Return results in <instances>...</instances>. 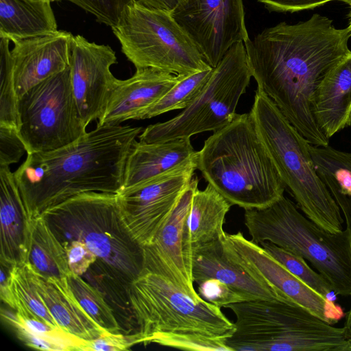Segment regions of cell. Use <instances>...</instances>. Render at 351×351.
<instances>
[{
    "label": "cell",
    "instance_id": "cell-33",
    "mask_svg": "<svg viewBox=\"0 0 351 351\" xmlns=\"http://www.w3.org/2000/svg\"><path fill=\"white\" fill-rule=\"evenodd\" d=\"M93 15L97 21L109 27L115 25L126 5L133 0H66Z\"/></svg>",
    "mask_w": 351,
    "mask_h": 351
},
{
    "label": "cell",
    "instance_id": "cell-43",
    "mask_svg": "<svg viewBox=\"0 0 351 351\" xmlns=\"http://www.w3.org/2000/svg\"><path fill=\"white\" fill-rule=\"evenodd\" d=\"M43 1H49V2L52 3L53 1H60V0H43Z\"/></svg>",
    "mask_w": 351,
    "mask_h": 351
},
{
    "label": "cell",
    "instance_id": "cell-38",
    "mask_svg": "<svg viewBox=\"0 0 351 351\" xmlns=\"http://www.w3.org/2000/svg\"><path fill=\"white\" fill-rule=\"evenodd\" d=\"M269 11L295 12L313 9L332 1L341 0H257Z\"/></svg>",
    "mask_w": 351,
    "mask_h": 351
},
{
    "label": "cell",
    "instance_id": "cell-36",
    "mask_svg": "<svg viewBox=\"0 0 351 351\" xmlns=\"http://www.w3.org/2000/svg\"><path fill=\"white\" fill-rule=\"evenodd\" d=\"M64 247L71 274L82 276L97 261V256L87 245L79 240L62 244Z\"/></svg>",
    "mask_w": 351,
    "mask_h": 351
},
{
    "label": "cell",
    "instance_id": "cell-10",
    "mask_svg": "<svg viewBox=\"0 0 351 351\" xmlns=\"http://www.w3.org/2000/svg\"><path fill=\"white\" fill-rule=\"evenodd\" d=\"M252 74L243 42L233 45L192 103L177 116L149 125L139 141L160 143L215 132L234 118L239 101L250 85Z\"/></svg>",
    "mask_w": 351,
    "mask_h": 351
},
{
    "label": "cell",
    "instance_id": "cell-28",
    "mask_svg": "<svg viewBox=\"0 0 351 351\" xmlns=\"http://www.w3.org/2000/svg\"><path fill=\"white\" fill-rule=\"evenodd\" d=\"M213 68L178 75L179 80L160 99L140 112L134 119H146L174 110L184 109L199 95L209 80Z\"/></svg>",
    "mask_w": 351,
    "mask_h": 351
},
{
    "label": "cell",
    "instance_id": "cell-44",
    "mask_svg": "<svg viewBox=\"0 0 351 351\" xmlns=\"http://www.w3.org/2000/svg\"><path fill=\"white\" fill-rule=\"evenodd\" d=\"M350 125H351V117H350Z\"/></svg>",
    "mask_w": 351,
    "mask_h": 351
},
{
    "label": "cell",
    "instance_id": "cell-31",
    "mask_svg": "<svg viewBox=\"0 0 351 351\" xmlns=\"http://www.w3.org/2000/svg\"><path fill=\"white\" fill-rule=\"evenodd\" d=\"M258 245L291 274L319 294L329 299L331 293L334 292L328 281L319 273L312 269L302 256L269 241L261 242Z\"/></svg>",
    "mask_w": 351,
    "mask_h": 351
},
{
    "label": "cell",
    "instance_id": "cell-40",
    "mask_svg": "<svg viewBox=\"0 0 351 351\" xmlns=\"http://www.w3.org/2000/svg\"><path fill=\"white\" fill-rule=\"evenodd\" d=\"M143 5L159 9L171 11L178 3L180 0H137Z\"/></svg>",
    "mask_w": 351,
    "mask_h": 351
},
{
    "label": "cell",
    "instance_id": "cell-19",
    "mask_svg": "<svg viewBox=\"0 0 351 351\" xmlns=\"http://www.w3.org/2000/svg\"><path fill=\"white\" fill-rule=\"evenodd\" d=\"M1 264L25 263L36 217L25 202L9 166L0 165Z\"/></svg>",
    "mask_w": 351,
    "mask_h": 351
},
{
    "label": "cell",
    "instance_id": "cell-23",
    "mask_svg": "<svg viewBox=\"0 0 351 351\" xmlns=\"http://www.w3.org/2000/svg\"><path fill=\"white\" fill-rule=\"evenodd\" d=\"M190 138L167 142H133L125 162L121 189L156 177L193 156Z\"/></svg>",
    "mask_w": 351,
    "mask_h": 351
},
{
    "label": "cell",
    "instance_id": "cell-24",
    "mask_svg": "<svg viewBox=\"0 0 351 351\" xmlns=\"http://www.w3.org/2000/svg\"><path fill=\"white\" fill-rule=\"evenodd\" d=\"M232 205L211 185L195 189L184 224L183 253L192 245L223 238L226 216Z\"/></svg>",
    "mask_w": 351,
    "mask_h": 351
},
{
    "label": "cell",
    "instance_id": "cell-14",
    "mask_svg": "<svg viewBox=\"0 0 351 351\" xmlns=\"http://www.w3.org/2000/svg\"><path fill=\"white\" fill-rule=\"evenodd\" d=\"M222 241L232 258L279 293L308 309L322 320L333 325L344 316L339 305L307 286L258 244L247 239L242 232H226Z\"/></svg>",
    "mask_w": 351,
    "mask_h": 351
},
{
    "label": "cell",
    "instance_id": "cell-5",
    "mask_svg": "<svg viewBox=\"0 0 351 351\" xmlns=\"http://www.w3.org/2000/svg\"><path fill=\"white\" fill-rule=\"evenodd\" d=\"M40 215L62 244L84 242L97 256L99 267L127 288L142 271V248L122 223L117 194L83 193Z\"/></svg>",
    "mask_w": 351,
    "mask_h": 351
},
{
    "label": "cell",
    "instance_id": "cell-12",
    "mask_svg": "<svg viewBox=\"0 0 351 351\" xmlns=\"http://www.w3.org/2000/svg\"><path fill=\"white\" fill-rule=\"evenodd\" d=\"M196 169L197 152L176 167L117 194L122 223L141 248L152 243Z\"/></svg>",
    "mask_w": 351,
    "mask_h": 351
},
{
    "label": "cell",
    "instance_id": "cell-32",
    "mask_svg": "<svg viewBox=\"0 0 351 351\" xmlns=\"http://www.w3.org/2000/svg\"><path fill=\"white\" fill-rule=\"evenodd\" d=\"M9 276L16 299V310L25 309L47 324L59 327L47 310L23 265L12 266Z\"/></svg>",
    "mask_w": 351,
    "mask_h": 351
},
{
    "label": "cell",
    "instance_id": "cell-18",
    "mask_svg": "<svg viewBox=\"0 0 351 351\" xmlns=\"http://www.w3.org/2000/svg\"><path fill=\"white\" fill-rule=\"evenodd\" d=\"M73 36L58 30L13 42L11 55L18 99L37 84L70 66Z\"/></svg>",
    "mask_w": 351,
    "mask_h": 351
},
{
    "label": "cell",
    "instance_id": "cell-35",
    "mask_svg": "<svg viewBox=\"0 0 351 351\" xmlns=\"http://www.w3.org/2000/svg\"><path fill=\"white\" fill-rule=\"evenodd\" d=\"M26 152L25 146L12 127L0 125V165L10 166L19 161Z\"/></svg>",
    "mask_w": 351,
    "mask_h": 351
},
{
    "label": "cell",
    "instance_id": "cell-41",
    "mask_svg": "<svg viewBox=\"0 0 351 351\" xmlns=\"http://www.w3.org/2000/svg\"><path fill=\"white\" fill-rule=\"evenodd\" d=\"M350 295L351 296V294ZM343 329L346 340L351 345V305L350 309L346 314V319Z\"/></svg>",
    "mask_w": 351,
    "mask_h": 351
},
{
    "label": "cell",
    "instance_id": "cell-13",
    "mask_svg": "<svg viewBox=\"0 0 351 351\" xmlns=\"http://www.w3.org/2000/svg\"><path fill=\"white\" fill-rule=\"evenodd\" d=\"M171 12L212 68L250 38L243 0H180Z\"/></svg>",
    "mask_w": 351,
    "mask_h": 351
},
{
    "label": "cell",
    "instance_id": "cell-20",
    "mask_svg": "<svg viewBox=\"0 0 351 351\" xmlns=\"http://www.w3.org/2000/svg\"><path fill=\"white\" fill-rule=\"evenodd\" d=\"M179 80V76L154 69H138L130 78L117 82L106 110L97 125H120L134 119L160 99Z\"/></svg>",
    "mask_w": 351,
    "mask_h": 351
},
{
    "label": "cell",
    "instance_id": "cell-9",
    "mask_svg": "<svg viewBox=\"0 0 351 351\" xmlns=\"http://www.w3.org/2000/svg\"><path fill=\"white\" fill-rule=\"evenodd\" d=\"M111 29L122 53L136 69L185 75L212 68L170 10L133 0Z\"/></svg>",
    "mask_w": 351,
    "mask_h": 351
},
{
    "label": "cell",
    "instance_id": "cell-11",
    "mask_svg": "<svg viewBox=\"0 0 351 351\" xmlns=\"http://www.w3.org/2000/svg\"><path fill=\"white\" fill-rule=\"evenodd\" d=\"M19 135L26 152L54 150L87 132L71 84L70 66L29 88L18 99Z\"/></svg>",
    "mask_w": 351,
    "mask_h": 351
},
{
    "label": "cell",
    "instance_id": "cell-37",
    "mask_svg": "<svg viewBox=\"0 0 351 351\" xmlns=\"http://www.w3.org/2000/svg\"><path fill=\"white\" fill-rule=\"evenodd\" d=\"M135 345L132 335L125 336L120 332H108L87 341L83 351H118L128 350Z\"/></svg>",
    "mask_w": 351,
    "mask_h": 351
},
{
    "label": "cell",
    "instance_id": "cell-16",
    "mask_svg": "<svg viewBox=\"0 0 351 351\" xmlns=\"http://www.w3.org/2000/svg\"><path fill=\"white\" fill-rule=\"evenodd\" d=\"M198 182L197 177L193 178L152 243L142 247L143 269L165 276L196 300L202 298L195 290L185 264L183 230Z\"/></svg>",
    "mask_w": 351,
    "mask_h": 351
},
{
    "label": "cell",
    "instance_id": "cell-1",
    "mask_svg": "<svg viewBox=\"0 0 351 351\" xmlns=\"http://www.w3.org/2000/svg\"><path fill=\"white\" fill-rule=\"evenodd\" d=\"M348 27L336 28L319 14L291 25L281 22L244 43L252 76L296 130L313 145L329 138L313 112L315 90L325 74L351 53Z\"/></svg>",
    "mask_w": 351,
    "mask_h": 351
},
{
    "label": "cell",
    "instance_id": "cell-30",
    "mask_svg": "<svg viewBox=\"0 0 351 351\" xmlns=\"http://www.w3.org/2000/svg\"><path fill=\"white\" fill-rule=\"evenodd\" d=\"M10 40L0 37V125L19 130L18 97L16 92Z\"/></svg>",
    "mask_w": 351,
    "mask_h": 351
},
{
    "label": "cell",
    "instance_id": "cell-42",
    "mask_svg": "<svg viewBox=\"0 0 351 351\" xmlns=\"http://www.w3.org/2000/svg\"><path fill=\"white\" fill-rule=\"evenodd\" d=\"M341 1L346 3L350 8V11H349V13H348V29L351 32V0H341Z\"/></svg>",
    "mask_w": 351,
    "mask_h": 351
},
{
    "label": "cell",
    "instance_id": "cell-29",
    "mask_svg": "<svg viewBox=\"0 0 351 351\" xmlns=\"http://www.w3.org/2000/svg\"><path fill=\"white\" fill-rule=\"evenodd\" d=\"M68 280L76 298L88 314L106 331L120 332L121 327L114 311L103 293L80 276L71 274Z\"/></svg>",
    "mask_w": 351,
    "mask_h": 351
},
{
    "label": "cell",
    "instance_id": "cell-25",
    "mask_svg": "<svg viewBox=\"0 0 351 351\" xmlns=\"http://www.w3.org/2000/svg\"><path fill=\"white\" fill-rule=\"evenodd\" d=\"M51 3L43 0H0V37L13 43L56 32Z\"/></svg>",
    "mask_w": 351,
    "mask_h": 351
},
{
    "label": "cell",
    "instance_id": "cell-2",
    "mask_svg": "<svg viewBox=\"0 0 351 351\" xmlns=\"http://www.w3.org/2000/svg\"><path fill=\"white\" fill-rule=\"evenodd\" d=\"M142 127L97 125L73 143L28 154L14 173L25 202L40 215L87 192L117 194L130 149Z\"/></svg>",
    "mask_w": 351,
    "mask_h": 351
},
{
    "label": "cell",
    "instance_id": "cell-39",
    "mask_svg": "<svg viewBox=\"0 0 351 351\" xmlns=\"http://www.w3.org/2000/svg\"><path fill=\"white\" fill-rule=\"evenodd\" d=\"M9 269L10 267L1 264L0 296L5 304L15 311L16 299L10 280Z\"/></svg>",
    "mask_w": 351,
    "mask_h": 351
},
{
    "label": "cell",
    "instance_id": "cell-3",
    "mask_svg": "<svg viewBox=\"0 0 351 351\" xmlns=\"http://www.w3.org/2000/svg\"><path fill=\"white\" fill-rule=\"evenodd\" d=\"M197 168L232 206L244 210L266 207L286 189L250 112L237 113L204 141Z\"/></svg>",
    "mask_w": 351,
    "mask_h": 351
},
{
    "label": "cell",
    "instance_id": "cell-8",
    "mask_svg": "<svg viewBox=\"0 0 351 351\" xmlns=\"http://www.w3.org/2000/svg\"><path fill=\"white\" fill-rule=\"evenodd\" d=\"M251 241H269L308 261L337 295L351 294V231L332 233L302 215L284 195L270 205L246 209Z\"/></svg>",
    "mask_w": 351,
    "mask_h": 351
},
{
    "label": "cell",
    "instance_id": "cell-4",
    "mask_svg": "<svg viewBox=\"0 0 351 351\" xmlns=\"http://www.w3.org/2000/svg\"><path fill=\"white\" fill-rule=\"evenodd\" d=\"M250 114L260 139L298 207L324 230L332 233L343 230L341 210L317 173L310 143L258 88Z\"/></svg>",
    "mask_w": 351,
    "mask_h": 351
},
{
    "label": "cell",
    "instance_id": "cell-26",
    "mask_svg": "<svg viewBox=\"0 0 351 351\" xmlns=\"http://www.w3.org/2000/svg\"><path fill=\"white\" fill-rule=\"evenodd\" d=\"M319 176L343 214L346 228L351 231V152L329 145H309Z\"/></svg>",
    "mask_w": 351,
    "mask_h": 351
},
{
    "label": "cell",
    "instance_id": "cell-22",
    "mask_svg": "<svg viewBox=\"0 0 351 351\" xmlns=\"http://www.w3.org/2000/svg\"><path fill=\"white\" fill-rule=\"evenodd\" d=\"M312 112L328 138L350 126L351 117V53L330 69L317 85Z\"/></svg>",
    "mask_w": 351,
    "mask_h": 351
},
{
    "label": "cell",
    "instance_id": "cell-27",
    "mask_svg": "<svg viewBox=\"0 0 351 351\" xmlns=\"http://www.w3.org/2000/svg\"><path fill=\"white\" fill-rule=\"evenodd\" d=\"M24 264L45 277L62 278L71 274L64 247L41 215L36 218Z\"/></svg>",
    "mask_w": 351,
    "mask_h": 351
},
{
    "label": "cell",
    "instance_id": "cell-6",
    "mask_svg": "<svg viewBox=\"0 0 351 351\" xmlns=\"http://www.w3.org/2000/svg\"><path fill=\"white\" fill-rule=\"evenodd\" d=\"M235 330L230 351H351L343 328L322 320L286 297L228 305Z\"/></svg>",
    "mask_w": 351,
    "mask_h": 351
},
{
    "label": "cell",
    "instance_id": "cell-17",
    "mask_svg": "<svg viewBox=\"0 0 351 351\" xmlns=\"http://www.w3.org/2000/svg\"><path fill=\"white\" fill-rule=\"evenodd\" d=\"M222 239L192 245L184 252L185 264L194 283L219 280L247 301L285 297L232 258Z\"/></svg>",
    "mask_w": 351,
    "mask_h": 351
},
{
    "label": "cell",
    "instance_id": "cell-34",
    "mask_svg": "<svg viewBox=\"0 0 351 351\" xmlns=\"http://www.w3.org/2000/svg\"><path fill=\"white\" fill-rule=\"evenodd\" d=\"M199 296L219 307L247 301L241 293L219 280L210 279L197 284Z\"/></svg>",
    "mask_w": 351,
    "mask_h": 351
},
{
    "label": "cell",
    "instance_id": "cell-7",
    "mask_svg": "<svg viewBox=\"0 0 351 351\" xmlns=\"http://www.w3.org/2000/svg\"><path fill=\"white\" fill-rule=\"evenodd\" d=\"M128 299L138 330L135 343L160 339L199 336L226 339L235 330L234 323L221 308L204 300H196L172 281L143 269L128 288Z\"/></svg>",
    "mask_w": 351,
    "mask_h": 351
},
{
    "label": "cell",
    "instance_id": "cell-15",
    "mask_svg": "<svg viewBox=\"0 0 351 351\" xmlns=\"http://www.w3.org/2000/svg\"><path fill=\"white\" fill-rule=\"evenodd\" d=\"M117 62L115 51L108 45L73 36L70 77L73 97L84 123L99 120L104 114L118 80L110 67Z\"/></svg>",
    "mask_w": 351,
    "mask_h": 351
},
{
    "label": "cell",
    "instance_id": "cell-21",
    "mask_svg": "<svg viewBox=\"0 0 351 351\" xmlns=\"http://www.w3.org/2000/svg\"><path fill=\"white\" fill-rule=\"evenodd\" d=\"M51 315L62 329L90 341L108 332L83 308L68 278L45 277L23 264Z\"/></svg>",
    "mask_w": 351,
    "mask_h": 351
}]
</instances>
